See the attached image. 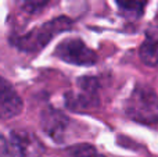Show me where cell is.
Here are the masks:
<instances>
[{"label":"cell","mask_w":158,"mask_h":157,"mask_svg":"<svg viewBox=\"0 0 158 157\" xmlns=\"http://www.w3.org/2000/svg\"><path fill=\"white\" fill-rule=\"evenodd\" d=\"M72 27V21L67 17H58L35 29L29 31L28 33L13 39V45L22 52H38L44 47L57 33L68 31Z\"/></svg>","instance_id":"obj_2"},{"label":"cell","mask_w":158,"mask_h":157,"mask_svg":"<svg viewBox=\"0 0 158 157\" xmlns=\"http://www.w3.org/2000/svg\"><path fill=\"white\" fill-rule=\"evenodd\" d=\"M68 124L69 120L67 118V116H64L61 111L54 110L52 107L43 110L40 114V127L43 132L58 143L64 141Z\"/></svg>","instance_id":"obj_6"},{"label":"cell","mask_w":158,"mask_h":157,"mask_svg":"<svg viewBox=\"0 0 158 157\" xmlns=\"http://www.w3.org/2000/svg\"><path fill=\"white\" fill-rule=\"evenodd\" d=\"M24 108L22 99L18 96L15 89L3 78L0 88V114L3 120H8L18 116Z\"/></svg>","instance_id":"obj_7"},{"label":"cell","mask_w":158,"mask_h":157,"mask_svg":"<svg viewBox=\"0 0 158 157\" xmlns=\"http://www.w3.org/2000/svg\"><path fill=\"white\" fill-rule=\"evenodd\" d=\"M148 0H115L121 14L126 18L136 19L142 17Z\"/></svg>","instance_id":"obj_9"},{"label":"cell","mask_w":158,"mask_h":157,"mask_svg":"<svg viewBox=\"0 0 158 157\" xmlns=\"http://www.w3.org/2000/svg\"><path fill=\"white\" fill-rule=\"evenodd\" d=\"M125 113L131 120L140 124H158V95L147 85L136 86L126 100Z\"/></svg>","instance_id":"obj_1"},{"label":"cell","mask_w":158,"mask_h":157,"mask_svg":"<svg viewBox=\"0 0 158 157\" xmlns=\"http://www.w3.org/2000/svg\"><path fill=\"white\" fill-rule=\"evenodd\" d=\"M81 91L69 93L67 96L65 104L71 110H89L98 104V82L92 77H83L77 82Z\"/></svg>","instance_id":"obj_5"},{"label":"cell","mask_w":158,"mask_h":157,"mask_svg":"<svg viewBox=\"0 0 158 157\" xmlns=\"http://www.w3.org/2000/svg\"><path fill=\"white\" fill-rule=\"evenodd\" d=\"M69 157H104L101 153H98L96 150V147H93L92 145H78L68 150Z\"/></svg>","instance_id":"obj_11"},{"label":"cell","mask_w":158,"mask_h":157,"mask_svg":"<svg viewBox=\"0 0 158 157\" xmlns=\"http://www.w3.org/2000/svg\"><path fill=\"white\" fill-rule=\"evenodd\" d=\"M54 54L60 60L74 66H92L97 61V54L81 39H67L56 47Z\"/></svg>","instance_id":"obj_4"},{"label":"cell","mask_w":158,"mask_h":157,"mask_svg":"<svg viewBox=\"0 0 158 157\" xmlns=\"http://www.w3.org/2000/svg\"><path fill=\"white\" fill-rule=\"evenodd\" d=\"M44 146L39 138L27 129H13L7 138H3V155L13 157H40Z\"/></svg>","instance_id":"obj_3"},{"label":"cell","mask_w":158,"mask_h":157,"mask_svg":"<svg viewBox=\"0 0 158 157\" xmlns=\"http://www.w3.org/2000/svg\"><path fill=\"white\" fill-rule=\"evenodd\" d=\"M52 0H18V6L24 13L28 14H36L42 11Z\"/></svg>","instance_id":"obj_10"},{"label":"cell","mask_w":158,"mask_h":157,"mask_svg":"<svg viewBox=\"0 0 158 157\" xmlns=\"http://www.w3.org/2000/svg\"><path fill=\"white\" fill-rule=\"evenodd\" d=\"M139 57L146 66L158 68V27L147 29L144 40L140 45Z\"/></svg>","instance_id":"obj_8"}]
</instances>
